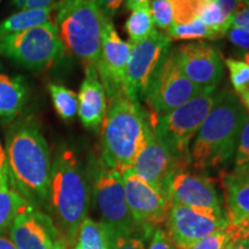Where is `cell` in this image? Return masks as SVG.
<instances>
[{
    "instance_id": "6da1fadb",
    "label": "cell",
    "mask_w": 249,
    "mask_h": 249,
    "mask_svg": "<svg viewBox=\"0 0 249 249\" xmlns=\"http://www.w3.org/2000/svg\"><path fill=\"white\" fill-rule=\"evenodd\" d=\"M9 185L35 205L49 202L51 154L35 118H18L6 133Z\"/></svg>"
},
{
    "instance_id": "7a4b0ae2",
    "label": "cell",
    "mask_w": 249,
    "mask_h": 249,
    "mask_svg": "<svg viewBox=\"0 0 249 249\" xmlns=\"http://www.w3.org/2000/svg\"><path fill=\"white\" fill-rule=\"evenodd\" d=\"M248 114L234 92L227 89L218 91L213 107L194 138L191 148L193 166L205 171L229 164L234 157Z\"/></svg>"
},
{
    "instance_id": "3957f363",
    "label": "cell",
    "mask_w": 249,
    "mask_h": 249,
    "mask_svg": "<svg viewBox=\"0 0 249 249\" xmlns=\"http://www.w3.org/2000/svg\"><path fill=\"white\" fill-rule=\"evenodd\" d=\"M107 110L102 126L98 160L110 169L123 172L132 167L144 140L148 114L126 88L107 93Z\"/></svg>"
},
{
    "instance_id": "277c9868",
    "label": "cell",
    "mask_w": 249,
    "mask_h": 249,
    "mask_svg": "<svg viewBox=\"0 0 249 249\" xmlns=\"http://www.w3.org/2000/svg\"><path fill=\"white\" fill-rule=\"evenodd\" d=\"M49 205L68 240L76 239L90 207L89 179L73 149L61 147L51 165Z\"/></svg>"
},
{
    "instance_id": "5b68a950",
    "label": "cell",
    "mask_w": 249,
    "mask_h": 249,
    "mask_svg": "<svg viewBox=\"0 0 249 249\" xmlns=\"http://www.w3.org/2000/svg\"><path fill=\"white\" fill-rule=\"evenodd\" d=\"M55 26L65 50L97 67L105 14L95 0H57Z\"/></svg>"
},
{
    "instance_id": "8992f818",
    "label": "cell",
    "mask_w": 249,
    "mask_h": 249,
    "mask_svg": "<svg viewBox=\"0 0 249 249\" xmlns=\"http://www.w3.org/2000/svg\"><path fill=\"white\" fill-rule=\"evenodd\" d=\"M217 92L204 91L163 116H148L156 135L185 166L191 163V143L213 107Z\"/></svg>"
},
{
    "instance_id": "52a82bcc",
    "label": "cell",
    "mask_w": 249,
    "mask_h": 249,
    "mask_svg": "<svg viewBox=\"0 0 249 249\" xmlns=\"http://www.w3.org/2000/svg\"><path fill=\"white\" fill-rule=\"evenodd\" d=\"M89 185L93 205L101 216V223L107 230L124 234H149L130 213L120 171L107 167L98 157L92 158Z\"/></svg>"
},
{
    "instance_id": "ba28073f",
    "label": "cell",
    "mask_w": 249,
    "mask_h": 249,
    "mask_svg": "<svg viewBox=\"0 0 249 249\" xmlns=\"http://www.w3.org/2000/svg\"><path fill=\"white\" fill-rule=\"evenodd\" d=\"M64 52L65 48L53 21L0 37V54L30 71L48 70L60 60Z\"/></svg>"
},
{
    "instance_id": "9c48e42d",
    "label": "cell",
    "mask_w": 249,
    "mask_h": 249,
    "mask_svg": "<svg viewBox=\"0 0 249 249\" xmlns=\"http://www.w3.org/2000/svg\"><path fill=\"white\" fill-rule=\"evenodd\" d=\"M202 92L204 91L183 74L177 49H173L161 64L143 101L151 112L150 118H156L181 107Z\"/></svg>"
},
{
    "instance_id": "30bf717a",
    "label": "cell",
    "mask_w": 249,
    "mask_h": 249,
    "mask_svg": "<svg viewBox=\"0 0 249 249\" xmlns=\"http://www.w3.org/2000/svg\"><path fill=\"white\" fill-rule=\"evenodd\" d=\"M171 50L165 33L154 31L148 38L132 45L126 71L124 88L133 98L144 99L148 89Z\"/></svg>"
},
{
    "instance_id": "8fae6325",
    "label": "cell",
    "mask_w": 249,
    "mask_h": 249,
    "mask_svg": "<svg viewBox=\"0 0 249 249\" xmlns=\"http://www.w3.org/2000/svg\"><path fill=\"white\" fill-rule=\"evenodd\" d=\"M186 166L177 160L169 148L156 135L150 123L145 127L144 140L132 170L140 178L169 197V185L173 176Z\"/></svg>"
},
{
    "instance_id": "7c38bea8",
    "label": "cell",
    "mask_w": 249,
    "mask_h": 249,
    "mask_svg": "<svg viewBox=\"0 0 249 249\" xmlns=\"http://www.w3.org/2000/svg\"><path fill=\"white\" fill-rule=\"evenodd\" d=\"M167 235L178 249H192L202 239L229 225L226 214L171 204L166 219Z\"/></svg>"
},
{
    "instance_id": "4fadbf2b",
    "label": "cell",
    "mask_w": 249,
    "mask_h": 249,
    "mask_svg": "<svg viewBox=\"0 0 249 249\" xmlns=\"http://www.w3.org/2000/svg\"><path fill=\"white\" fill-rule=\"evenodd\" d=\"M121 174L127 205L135 222L147 232L166 222L171 207L169 197L140 178L132 167Z\"/></svg>"
},
{
    "instance_id": "5bb4252c",
    "label": "cell",
    "mask_w": 249,
    "mask_h": 249,
    "mask_svg": "<svg viewBox=\"0 0 249 249\" xmlns=\"http://www.w3.org/2000/svg\"><path fill=\"white\" fill-rule=\"evenodd\" d=\"M179 66L183 74L202 91H214L224 76V61L219 51L198 40L177 49Z\"/></svg>"
},
{
    "instance_id": "9a60e30c",
    "label": "cell",
    "mask_w": 249,
    "mask_h": 249,
    "mask_svg": "<svg viewBox=\"0 0 249 249\" xmlns=\"http://www.w3.org/2000/svg\"><path fill=\"white\" fill-rule=\"evenodd\" d=\"M130 49L132 44L120 38L112 18L105 15L103 21L101 53L96 68L107 95L124 88Z\"/></svg>"
},
{
    "instance_id": "2e32d148",
    "label": "cell",
    "mask_w": 249,
    "mask_h": 249,
    "mask_svg": "<svg viewBox=\"0 0 249 249\" xmlns=\"http://www.w3.org/2000/svg\"><path fill=\"white\" fill-rule=\"evenodd\" d=\"M171 204H181L194 209L225 214L222 196L213 180L202 174L180 170L169 185Z\"/></svg>"
},
{
    "instance_id": "e0dca14e",
    "label": "cell",
    "mask_w": 249,
    "mask_h": 249,
    "mask_svg": "<svg viewBox=\"0 0 249 249\" xmlns=\"http://www.w3.org/2000/svg\"><path fill=\"white\" fill-rule=\"evenodd\" d=\"M224 210L234 240L249 239V166L223 173Z\"/></svg>"
},
{
    "instance_id": "ac0fdd59",
    "label": "cell",
    "mask_w": 249,
    "mask_h": 249,
    "mask_svg": "<svg viewBox=\"0 0 249 249\" xmlns=\"http://www.w3.org/2000/svg\"><path fill=\"white\" fill-rule=\"evenodd\" d=\"M9 235L17 249H51L58 240L52 220L28 201L15 216Z\"/></svg>"
},
{
    "instance_id": "d6986e66",
    "label": "cell",
    "mask_w": 249,
    "mask_h": 249,
    "mask_svg": "<svg viewBox=\"0 0 249 249\" xmlns=\"http://www.w3.org/2000/svg\"><path fill=\"white\" fill-rule=\"evenodd\" d=\"M86 75L77 93V114L87 129L98 132L102 129L107 110V98L99 79L97 68L92 65L85 66Z\"/></svg>"
},
{
    "instance_id": "ffe728a7",
    "label": "cell",
    "mask_w": 249,
    "mask_h": 249,
    "mask_svg": "<svg viewBox=\"0 0 249 249\" xmlns=\"http://www.w3.org/2000/svg\"><path fill=\"white\" fill-rule=\"evenodd\" d=\"M28 87L23 76L0 71V123L18 119L27 102Z\"/></svg>"
},
{
    "instance_id": "44dd1931",
    "label": "cell",
    "mask_w": 249,
    "mask_h": 249,
    "mask_svg": "<svg viewBox=\"0 0 249 249\" xmlns=\"http://www.w3.org/2000/svg\"><path fill=\"white\" fill-rule=\"evenodd\" d=\"M54 5L44 8L20 9L0 23V37L22 33L52 21Z\"/></svg>"
},
{
    "instance_id": "7402d4cb",
    "label": "cell",
    "mask_w": 249,
    "mask_h": 249,
    "mask_svg": "<svg viewBox=\"0 0 249 249\" xmlns=\"http://www.w3.org/2000/svg\"><path fill=\"white\" fill-rule=\"evenodd\" d=\"M124 30L128 35L129 44L132 45L148 38L156 31V26L150 12V2L140 5L130 12L129 18L124 23Z\"/></svg>"
},
{
    "instance_id": "603a6c76",
    "label": "cell",
    "mask_w": 249,
    "mask_h": 249,
    "mask_svg": "<svg viewBox=\"0 0 249 249\" xmlns=\"http://www.w3.org/2000/svg\"><path fill=\"white\" fill-rule=\"evenodd\" d=\"M27 200L11 188L8 179H0V234L11 227L20 208Z\"/></svg>"
},
{
    "instance_id": "cb8c5ba5",
    "label": "cell",
    "mask_w": 249,
    "mask_h": 249,
    "mask_svg": "<svg viewBox=\"0 0 249 249\" xmlns=\"http://www.w3.org/2000/svg\"><path fill=\"white\" fill-rule=\"evenodd\" d=\"M165 34L171 40H214L220 38L216 31L202 22L201 18H195L187 23H172Z\"/></svg>"
},
{
    "instance_id": "d4e9b609",
    "label": "cell",
    "mask_w": 249,
    "mask_h": 249,
    "mask_svg": "<svg viewBox=\"0 0 249 249\" xmlns=\"http://www.w3.org/2000/svg\"><path fill=\"white\" fill-rule=\"evenodd\" d=\"M49 91L58 116L65 121L73 120L76 117L79 107L76 93L65 86L57 83L49 85Z\"/></svg>"
},
{
    "instance_id": "484cf974",
    "label": "cell",
    "mask_w": 249,
    "mask_h": 249,
    "mask_svg": "<svg viewBox=\"0 0 249 249\" xmlns=\"http://www.w3.org/2000/svg\"><path fill=\"white\" fill-rule=\"evenodd\" d=\"M77 245L89 249H108L107 232L101 222L87 217L79 227L76 234Z\"/></svg>"
},
{
    "instance_id": "4316f807",
    "label": "cell",
    "mask_w": 249,
    "mask_h": 249,
    "mask_svg": "<svg viewBox=\"0 0 249 249\" xmlns=\"http://www.w3.org/2000/svg\"><path fill=\"white\" fill-rule=\"evenodd\" d=\"M173 9V23H187L200 18L209 0H170Z\"/></svg>"
},
{
    "instance_id": "83f0119b",
    "label": "cell",
    "mask_w": 249,
    "mask_h": 249,
    "mask_svg": "<svg viewBox=\"0 0 249 249\" xmlns=\"http://www.w3.org/2000/svg\"><path fill=\"white\" fill-rule=\"evenodd\" d=\"M225 65L233 90L236 96H240L249 88V65L244 60L233 58H227Z\"/></svg>"
},
{
    "instance_id": "f1b7e54d",
    "label": "cell",
    "mask_w": 249,
    "mask_h": 249,
    "mask_svg": "<svg viewBox=\"0 0 249 249\" xmlns=\"http://www.w3.org/2000/svg\"><path fill=\"white\" fill-rule=\"evenodd\" d=\"M150 12L155 26L167 31L173 23V9L170 0H151Z\"/></svg>"
},
{
    "instance_id": "f546056e",
    "label": "cell",
    "mask_w": 249,
    "mask_h": 249,
    "mask_svg": "<svg viewBox=\"0 0 249 249\" xmlns=\"http://www.w3.org/2000/svg\"><path fill=\"white\" fill-rule=\"evenodd\" d=\"M107 232L108 249H145L144 240L141 234H124L107 229Z\"/></svg>"
},
{
    "instance_id": "4dcf8cb0",
    "label": "cell",
    "mask_w": 249,
    "mask_h": 249,
    "mask_svg": "<svg viewBox=\"0 0 249 249\" xmlns=\"http://www.w3.org/2000/svg\"><path fill=\"white\" fill-rule=\"evenodd\" d=\"M234 240L232 230L227 225L224 229L217 230L196 244L192 249H225L230 242Z\"/></svg>"
},
{
    "instance_id": "1f68e13d",
    "label": "cell",
    "mask_w": 249,
    "mask_h": 249,
    "mask_svg": "<svg viewBox=\"0 0 249 249\" xmlns=\"http://www.w3.org/2000/svg\"><path fill=\"white\" fill-rule=\"evenodd\" d=\"M249 166V114L239 135L234 154V169Z\"/></svg>"
},
{
    "instance_id": "d6a6232c",
    "label": "cell",
    "mask_w": 249,
    "mask_h": 249,
    "mask_svg": "<svg viewBox=\"0 0 249 249\" xmlns=\"http://www.w3.org/2000/svg\"><path fill=\"white\" fill-rule=\"evenodd\" d=\"M225 36L233 45L242 50V52L249 51V31L242 29V28L232 26L226 31Z\"/></svg>"
},
{
    "instance_id": "836d02e7",
    "label": "cell",
    "mask_w": 249,
    "mask_h": 249,
    "mask_svg": "<svg viewBox=\"0 0 249 249\" xmlns=\"http://www.w3.org/2000/svg\"><path fill=\"white\" fill-rule=\"evenodd\" d=\"M232 26L242 28V29L249 31V2L241 0L240 6L232 17L231 27Z\"/></svg>"
},
{
    "instance_id": "e575fe53",
    "label": "cell",
    "mask_w": 249,
    "mask_h": 249,
    "mask_svg": "<svg viewBox=\"0 0 249 249\" xmlns=\"http://www.w3.org/2000/svg\"><path fill=\"white\" fill-rule=\"evenodd\" d=\"M148 249H178L170 240L169 235L163 230L157 229L154 232Z\"/></svg>"
},
{
    "instance_id": "d590c367",
    "label": "cell",
    "mask_w": 249,
    "mask_h": 249,
    "mask_svg": "<svg viewBox=\"0 0 249 249\" xmlns=\"http://www.w3.org/2000/svg\"><path fill=\"white\" fill-rule=\"evenodd\" d=\"M57 0H11V4L15 8L29 9V8H44L53 6Z\"/></svg>"
},
{
    "instance_id": "8d00e7d4",
    "label": "cell",
    "mask_w": 249,
    "mask_h": 249,
    "mask_svg": "<svg viewBox=\"0 0 249 249\" xmlns=\"http://www.w3.org/2000/svg\"><path fill=\"white\" fill-rule=\"evenodd\" d=\"M101 11L108 18H113L124 0H95Z\"/></svg>"
},
{
    "instance_id": "74e56055",
    "label": "cell",
    "mask_w": 249,
    "mask_h": 249,
    "mask_svg": "<svg viewBox=\"0 0 249 249\" xmlns=\"http://www.w3.org/2000/svg\"><path fill=\"white\" fill-rule=\"evenodd\" d=\"M213 1L229 20H232L233 14L241 4V0H213Z\"/></svg>"
},
{
    "instance_id": "f35d334b",
    "label": "cell",
    "mask_w": 249,
    "mask_h": 249,
    "mask_svg": "<svg viewBox=\"0 0 249 249\" xmlns=\"http://www.w3.org/2000/svg\"><path fill=\"white\" fill-rule=\"evenodd\" d=\"M0 179H8V166H7V158L4 148L0 143Z\"/></svg>"
},
{
    "instance_id": "ab89813d",
    "label": "cell",
    "mask_w": 249,
    "mask_h": 249,
    "mask_svg": "<svg viewBox=\"0 0 249 249\" xmlns=\"http://www.w3.org/2000/svg\"><path fill=\"white\" fill-rule=\"evenodd\" d=\"M225 249H249V239H236L230 242Z\"/></svg>"
},
{
    "instance_id": "60d3db41",
    "label": "cell",
    "mask_w": 249,
    "mask_h": 249,
    "mask_svg": "<svg viewBox=\"0 0 249 249\" xmlns=\"http://www.w3.org/2000/svg\"><path fill=\"white\" fill-rule=\"evenodd\" d=\"M145 2H150V0H124V7L127 11L132 12L133 9L139 7L140 5L145 4Z\"/></svg>"
},
{
    "instance_id": "b9f144b4",
    "label": "cell",
    "mask_w": 249,
    "mask_h": 249,
    "mask_svg": "<svg viewBox=\"0 0 249 249\" xmlns=\"http://www.w3.org/2000/svg\"><path fill=\"white\" fill-rule=\"evenodd\" d=\"M0 249H17L11 239L0 234Z\"/></svg>"
},
{
    "instance_id": "7bdbcfd3",
    "label": "cell",
    "mask_w": 249,
    "mask_h": 249,
    "mask_svg": "<svg viewBox=\"0 0 249 249\" xmlns=\"http://www.w3.org/2000/svg\"><path fill=\"white\" fill-rule=\"evenodd\" d=\"M238 97L240 99V102L242 103V105H244L245 108L249 110V88L246 90L244 93H241L240 96H238Z\"/></svg>"
},
{
    "instance_id": "ee69618b",
    "label": "cell",
    "mask_w": 249,
    "mask_h": 249,
    "mask_svg": "<svg viewBox=\"0 0 249 249\" xmlns=\"http://www.w3.org/2000/svg\"><path fill=\"white\" fill-rule=\"evenodd\" d=\"M51 249H66V248H65L64 242H62L61 240H55Z\"/></svg>"
},
{
    "instance_id": "f6af8a7d",
    "label": "cell",
    "mask_w": 249,
    "mask_h": 249,
    "mask_svg": "<svg viewBox=\"0 0 249 249\" xmlns=\"http://www.w3.org/2000/svg\"><path fill=\"white\" fill-rule=\"evenodd\" d=\"M241 57H242V59H244V61H246V62H247V64L249 65V51L242 52Z\"/></svg>"
},
{
    "instance_id": "bcb514c9",
    "label": "cell",
    "mask_w": 249,
    "mask_h": 249,
    "mask_svg": "<svg viewBox=\"0 0 249 249\" xmlns=\"http://www.w3.org/2000/svg\"><path fill=\"white\" fill-rule=\"evenodd\" d=\"M74 249H89V248H86V247H82V246H80V245H75V247H74Z\"/></svg>"
},
{
    "instance_id": "7dc6e473",
    "label": "cell",
    "mask_w": 249,
    "mask_h": 249,
    "mask_svg": "<svg viewBox=\"0 0 249 249\" xmlns=\"http://www.w3.org/2000/svg\"><path fill=\"white\" fill-rule=\"evenodd\" d=\"M245 1H247V2H249V0H245Z\"/></svg>"
},
{
    "instance_id": "c3c4849f",
    "label": "cell",
    "mask_w": 249,
    "mask_h": 249,
    "mask_svg": "<svg viewBox=\"0 0 249 249\" xmlns=\"http://www.w3.org/2000/svg\"><path fill=\"white\" fill-rule=\"evenodd\" d=\"M0 2H1V0H0Z\"/></svg>"
}]
</instances>
